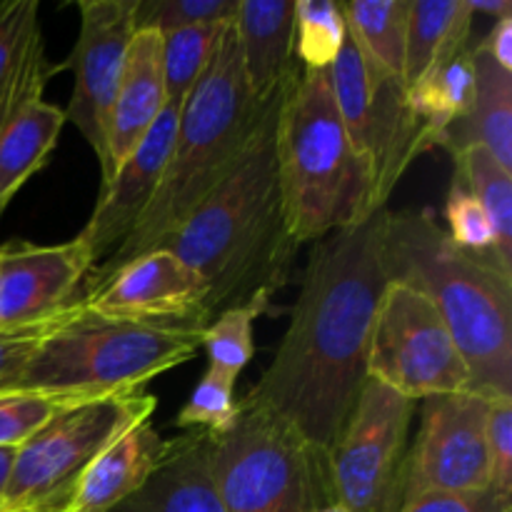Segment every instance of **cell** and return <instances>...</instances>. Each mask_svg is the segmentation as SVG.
<instances>
[{"label":"cell","instance_id":"31","mask_svg":"<svg viewBox=\"0 0 512 512\" xmlns=\"http://www.w3.org/2000/svg\"><path fill=\"white\" fill-rule=\"evenodd\" d=\"M238 415L240 400L235 398V378L208 368L180 408L175 425L188 433L198 430V433L220 435L233 428Z\"/></svg>","mask_w":512,"mask_h":512},{"label":"cell","instance_id":"41","mask_svg":"<svg viewBox=\"0 0 512 512\" xmlns=\"http://www.w3.org/2000/svg\"><path fill=\"white\" fill-rule=\"evenodd\" d=\"M313 512H345L343 508H338V505H323V508L313 510Z\"/></svg>","mask_w":512,"mask_h":512},{"label":"cell","instance_id":"24","mask_svg":"<svg viewBox=\"0 0 512 512\" xmlns=\"http://www.w3.org/2000/svg\"><path fill=\"white\" fill-rule=\"evenodd\" d=\"M63 125V110L40 98L0 130V218L18 190L48 163Z\"/></svg>","mask_w":512,"mask_h":512},{"label":"cell","instance_id":"19","mask_svg":"<svg viewBox=\"0 0 512 512\" xmlns=\"http://www.w3.org/2000/svg\"><path fill=\"white\" fill-rule=\"evenodd\" d=\"M170 440L150 425V420L125 430L110 443L75 483L60 512H108L135 493L153 470L163 463Z\"/></svg>","mask_w":512,"mask_h":512},{"label":"cell","instance_id":"37","mask_svg":"<svg viewBox=\"0 0 512 512\" xmlns=\"http://www.w3.org/2000/svg\"><path fill=\"white\" fill-rule=\"evenodd\" d=\"M398 512H512V503L500 500L493 490H483L468 495H423Z\"/></svg>","mask_w":512,"mask_h":512},{"label":"cell","instance_id":"26","mask_svg":"<svg viewBox=\"0 0 512 512\" xmlns=\"http://www.w3.org/2000/svg\"><path fill=\"white\" fill-rule=\"evenodd\" d=\"M413 0H348L340 3L350 43L373 68L403 83L408 15Z\"/></svg>","mask_w":512,"mask_h":512},{"label":"cell","instance_id":"10","mask_svg":"<svg viewBox=\"0 0 512 512\" xmlns=\"http://www.w3.org/2000/svg\"><path fill=\"white\" fill-rule=\"evenodd\" d=\"M328 80L350 143L373 173L375 205L385 208L405 170L430 150L408 105V90L373 68L350 38L328 68Z\"/></svg>","mask_w":512,"mask_h":512},{"label":"cell","instance_id":"22","mask_svg":"<svg viewBox=\"0 0 512 512\" xmlns=\"http://www.w3.org/2000/svg\"><path fill=\"white\" fill-rule=\"evenodd\" d=\"M475 95L468 113L445 133L440 148L450 155L483 148L512 170V73L500 68L478 43L473 45Z\"/></svg>","mask_w":512,"mask_h":512},{"label":"cell","instance_id":"11","mask_svg":"<svg viewBox=\"0 0 512 512\" xmlns=\"http://www.w3.org/2000/svg\"><path fill=\"white\" fill-rule=\"evenodd\" d=\"M368 378L415 403L473 390L468 363L438 310L418 290L393 280L380 298Z\"/></svg>","mask_w":512,"mask_h":512},{"label":"cell","instance_id":"17","mask_svg":"<svg viewBox=\"0 0 512 512\" xmlns=\"http://www.w3.org/2000/svg\"><path fill=\"white\" fill-rule=\"evenodd\" d=\"M165 105L168 95L163 78V35L155 30H135L125 50L123 73L110 110L108 153L100 168L103 183H108L115 168L143 143Z\"/></svg>","mask_w":512,"mask_h":512},{"label":"cell","instance_id":"20","mask_svg":"<svg viewBox=\"0 0 512 512\" xmlns=\"http://www.w3.org/2000/svg\"><path fill=\"white\" fill-rule=\"evenodd\" d=\"M108 512H223L210 478V435L193 430L170 440L153 475Z\"/></svg>","mask_w":512,"mask_h":512},{"label":"cell","instance_id":"27","mask_svg":"<svg viewBox=\"0 0 512 512\" xmlns=\"http://www.w3.org/2000/svg\"><path fill=\"white\" fill-rule=\"evenodd\" d=\"M455 178L470 190L485 208L495 235H498L500 258L512 268V170L503 168L488 150L465 148L453 153Z\"/></svg>","mask_w":512,"mask_h":512},{"label":"cell","instance_id":"16","mask_svg":"<svg viewBox=\"0 0 512 512\" xmlns=\"http://www.w3.org/2000/svg\"><path fill=\"white\" fill-rule=\"evenodd\" d=\"M178 113L180 108L165 105L143 143L115 168L113 178L103 183L93 215L78 233L93 258V270L120 248V243L133 233L138 220L148 210L168 165Z\"/></svg>","mask_w":512,"mask_h":512},{"label":"cell","instance_id":"5","mask_svg":"<svg viewBox=\"0 0 512 512\" xmlns=\"http://www.w3.org/2000/svg\"><path fill=\"white\" fill-rule=\"evenodd\" d=\"M275 158L285 215L298 245L315 243L380 210L373 173L350 143L328 70L300 65L278 110Z\"/></svg>","mask_w":512,"mask_h":512},{"label":"cell","instance_id":"14","mask_svg":"<svg viewBox=\"0 0 512 512\" xmlns=\"http://www.w3.org/2000/svg\"><path fill=\"white\" fill-rule=\"evenodd\" d=\"M80 305L108 320H205V283L170 250H150L85 285Z\"/></svg>","mask_w":512,"mask_h":512},{"label":"cell","instance_id":"3","mask_svg":"<svg viewBox=\"0 0 512 512\" xmlns=\"http://www.w3.org/2000/svg\"><path fill=\"white\" fill-rule=\"evenodd\" d=\"M385 270L443 318L470 370L473 393L512 400V275L453 245L433 210H388Z\"/></svg>","mask_w":512,"mask_h":512},{"label":"cell","instance_id":"15","mask_svg":"<svg viewBox=\"0 0 512 512\" xmlns=\"http://www.w3.org/2000/svg\"><path fill=\"white\" fill-rule=\"evenodd\" d=\"M93 258L83 240L0 248V333L58 313L83 295Z\"/></svg>","mask_w":512,"mask_h":512},{"label":"cell","instance_id":"2","mask_svg":"<svg viewBox=\"0 0 512 512\" xmlns=\"http://www.w3.org/2000/svg\"><path fill=\"white\" fill-rule=\"evenodd\" d=\"M293 78L260 110L230 173L158 248L178 255L200 275L208 323L223 310L270 305L290 275L298 243L290 233L280 190L275 125Z\"/></svg>","mask_w":512,"mask_h":512},{"label":"cell","instance_id":"29","mask_svg":"<svg viewBox=\"0 0 512 512\" xmlns=\"http://www.w3.org/2000/svg\"><path fill=\"white\" fill-rule=\"evenodd\" d=\"M348 43L340 3L295 0V58L305 70H328Z\"/></svg>","mask_w":512,"mask_h":512},{"label":"cell","instance_id":"25","mask_svg":"<svg viewBox=\"0 0 512 512\" xmlns=\"http://www.w3.org/2000/svg\"><path fill=\"white\" fill-rule=\"evenodd\" d=\"M408 90V105L423 128L430 150L443 145L445 133L468 113L475 95L473 48L435 68Z\"/></svg>","mask_w":512,"mask_h":512},{"label":"cell","instance_id":"18","mask_svg":"<svg viewBox=\"0 0 512 512\" xmlns=\"http://www.w3.org/2000/svg\"><path fill=\"white\" fill-rule=\"evenodd\" d=\"M233 23L250 98L265 105L300 68L295 58V0H240Z\"/></svg>","mask_w":512,"mask_h":512},{"label":"cell","instance_id":"21","mask_svg":"<svg viewBox=\"0 0 512 512\" xmlns=\"http://www.w3.org/2000/svg\"><path fill=\"white\" fill-rule=\"evenodd\" d=\"M38 0H0V130L43 98L53 75L45 58Z\"/></svg>","mask_w":512,"mask_h":512},{"label":"cell","instance_id":"23","mask_svg":"<svg viewBox=\"0 0 512 512\" xmlns=\"http://www.w3.org/2000/svg\"><path fill=\"white\" fill-rule=\"evenodd\" d=\"M475 18L470 0H413L405 43V88H413L435 68L473 48Z\"/></svg>","mask_w":512,"mask_h":512},{"label":"cell","instance_id":"34","mask_svg":"<svg viewBox=\"0 0 512 512\" xmlns=\"http://www.w3.org/2000/svg\"><path fill=\"white\" fill-rule=\"evenodd\" d=\"M240 0H135V30H170L228 23Z\"/></svg>","mask_w":512,"mask_h":512},{"label":"cell","instance_id":"12","mask_svg":"<svg viewBox=\"0 0 512 512\" xmlns=\"http://www.w3.org/2000/svg\"><path fill=\"white\" fill-rule=\"evenodd\" d=\"M490 405L493 400L473 390L420 400V428L405 463L403 505L423 495L490 490Z\"/></svg>","mask_w":512,"mask_h":512},{"label":"cell","instance_id":"28","mask_svg":"<svg viewBox=\"0 0 512 512\" xmlns=\"http://www.w3.org/2000/svg\"><path fill=\"white\" fill-rule=\"evenodd\" d=\"M223 25H193L163 33V78L168 105L180 108L190 90L203 78Z\"/></svg>","mask_w":512,"mask_h":512},{"label":"cell","instance_id":"39","mask_svg":"<svg viewBox=\"0 0 512 512\" xmlns=\"http://www.w3.org/2000/svg\"><path fill=\"white\" fill-rule=\"evenodd\" d=\"M470 8L475 15H488V18H512V3L510 0H470Z\"/></svg>","mask_w":512,"mask_h":512},{"label":"cell","instance_id":"9","mask_svg":"<svg viewBox=\"0 0 512 512\" xmlns=\"http://www.w3.org/2000/svg\"><path fill=\"white\" fill-rule=\"evenodd\" d=\"M415 408V400L385 388L378 380H365L325 458L330 505L345 512H398L403 508Z\"/></svg>","mask_w":512,"mask_h":512},{"label":"cell","instance_id":"1","mask_svg":"<svg viewBox=\"0 0 512 512\" xmlns=\"http://www.w3.org/2000/svg\"><path fill=\"white\" fill-rule=\"evenodd\" d=\"M388 210L315 240L288 330L240 400L288 425L323 463L368 380L370 338L390 283Z\"/></svg>","mask_w":512,"mask_h":512},{"label":"cell","instance_id":"4","mask_svg":"<svg viewBox=\"0 0 512 512\" xmlns=\"http://www.w3.org/2000/svg\"><path fill=\"white\" fill-rule=\"evenodd\" d=\"M263 108L250 98L235 23L228 20L203 78L180 105L168 165L148 210L120 248L88 275L85 285L138 255L158 250L230 173Z\"/></svg>","mask_w":512,"mask_h":512},{"label":"cell","instance_id":"33","mask_svg":"<svg viewBox=\"0 0 512 512\" xmlns=\"http://www.w3.org/2000/svg\"><path fill=\"white\" fill-rule=\"evenodd\" d=\"M78 403L83 400L60 398V395L38 393V390H5L0 393V448L18 450L55 415Z\"/></svg>","mask_w":512,"mask_h":512},{"label":"cell","instance_id":"6","mask_svg":"<svg viewBox=\"0 0 512 512\" xmlns=\"http://www.w3.org/2000/svg\"><path fill=\"white\" fill-rule=\"evenodd\" d=\"M205 320H108L85 313L55 330L30 355L13 390H38L70 400L138 393L148 380L200 353Z\"/></svg>","mask_w":512,"mask_h":512},{"label":"cell","instance_id":"13","mask_svg":"<svg viewBox=\"0 0 512 512\" xmlns=\"http://www.w3.org/2000/svg\"><path fill=\"white\" fill-rule=\"evenodd\" d=\"M80 30L70 68L75 83L65 120L80 130L98 158L108 153V123L123 73L125 50L135 35V0H80Z\"/></svg>","mask_w":512,"mask_h":512},{"label":"cell","instance_id":"8","mask_svg":"<svg viewBox=\"0 0 512 512\" xmlns=\"http://www.w3.org/2000/svg\"><path fill=\"white\" fill-rule=\"evenodd\" d=\"M155 395L128 393L88 400L55 415L15 450L0 512H60L90 463L125 430L150 420Z\"/></svg>","mask_w":512,"mask_h":512},{"label":"cell","instance_id":"38","mask_svg":"<svg viewBox=\"0 0 512 512\" xmlns=\"http://www.w3.org/2000/svg\"><path fill=\"white\" fill-rule=\"evenodd\" d=\"M478 45L500 68L512 73V18L495 20L490 33L483 40H478Z\"/></svg>","mask_w":512,"mask_h":512},{"label":"cell","instance_id":"40","mask_svg":"<svg viewBox=\"0 0 512 512\" xmlns=\"http://www.w3.org/2000/svg\"><path fill=\"white\" fill-rule=\"evenodd\" d=\"M13 460H15V448H0V508H3L5 488H8Z\"/></svg>","mask_w":512,"mask_h":512},{"label":"cell","instance_id":"35","mask_svg":"<svg viewBox=\"0 0 512 512\" xmlns=\"http://www.w3.org/2000/svg\"><path fill=\"white\" fill-rule=\"evenodd\" d=\"M78 310L80 298L73 300L70 305H65L58 313L38 320V323H30L25 325V328L0 333V393L15 388V383H18L20 373L25 370L30 355L35 353V348H38L48 335H53L55 330L63 328L68 320H73Z\"/></svg>","mask_w":512,"mask_h":512},{"label":"cell","instance_id":"7","mask_svg":"<svg viewBox=\"0 0 512 512\" xmlns=\"http://www.w3.org/2000/svg\"><path fill=\"white\" fill-rule=\"evenodd\" d=\"M210 478L223 512H313L330 505L323 460L273 415L243 408L210 435Z\"/></svg>","mask_w":512,"mask_h":512},{"label":"cell","instance_id":"36","mask_svg":"<svg viewBox=\"0 0 512 512\" xmlns=\"http://www.w3.org/2000/svg\"><path fill=\"white\" fill-rule=\"evenodd\" d=\"M490 490L512 503V400H493L488 415Z\"/></svg>","mask_w":512,"mask_h":512},{"label":"cell","instance_id":"30","mask_svg":"<svg viewBox=\"0 0 512 512\" xmlns=\"http://www.w3.org/2000/svg\"><path fill=\"white\" fill-rule=\"evenodd\" d=\"M265 310H268V305L260 303L243 305V308H230L215 315L205 325L203 338H200V350H205V355H208V368H215L238 380V375L243 373L245 365L255 355L253 328L255 320Z\"/></svg>","mask_w":512,"mask_h":512},{"label":"cell","instance_id":"32","mask_svg":"<svg viewBox=\"0 0 512 512\" xmlns=\"http://www.w3.org/2000/svg\"><path fill=\"white\" fill-rule=\"evenodd\" d=\"M445 220H448L445 233L453 240V245H458L465 253L490 260V263H495L505 273L512 275V268H508L503 258H500L498 235H495L488 213L458 180L450 183L448 200H445Z\"/></svg>","mask_w":512,"mask_h":512}]
</instances>
